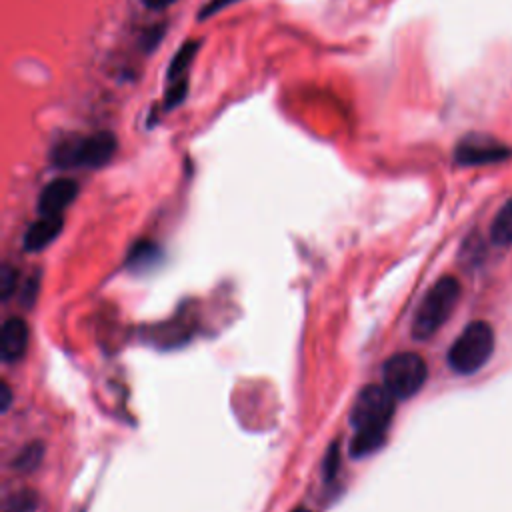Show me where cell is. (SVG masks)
<instances>
[{
    "label": "cell",
    "instance_id": "3957f363",
    "mask_svg": "<svg viewBox=\"0 0 512 512\" xmlns=\"http://www.w3.org/2000/svg\"><path fill=\"white\" fill-rule=\"evenodd\" d=\"M460 290V282L454 276H442L432 284L412 320V336L416 340H428L438 332L458 304Z\"/></svg>",
    "mask_w": 512,
    "mask_h": 512
},
{
    "label": "cell",
    "instance_id": "ac0fdd59",
    "mask_svg": "<svg viewBox=\"0 0 512 512\" xmlns=\"http://www.w3.org/2000/svg\"><path fill=\"white\" fill-rule=\"evenodd\" d=\"M36 290H38V280L36 278H28V282L24 284V290H22V302L24 306H30L36 298Z\"/></svg>",
    "mask_w": 512,
    "mask_h": 512
},
{
    "label": "cell",
    "instance_id": "8fae6325",
    "mask_svg": "<svg viewBox=\"0 0 512 512\" xmlns=\"http://www.w3.org/2000/svg\"><path fill=\"white\" fill-rule=\"evenodd\" d=\"M490 238L498 246L512 244V198L494 216L490 226Z\"/></svg>",
    "mask_w": 512,
    "mask_h": 512
},
{
    "label": "cell",
    "instance_id": "44dd1931",
    "mask_svg": "<svg viewBox=\"0 0 512 512\" xmlns=\"http://www.w3.org/2000/svg\"><path fill=\"white\" fill-rule=\"evenodd\" d=\"M292 512H310V510H308V508H304V506H298V508H294Z\"/></svg>",
    "mask_w": 512,
    "mask_h": 512
},
{
    "label": "cell",
    "instance_id": "2e32d148",
    "mask_svg": "<svg viewBox=\"0 0 512 512\" xmlns=\"http://www.w3.org/2000/svg\"><path fill=\"white\" fill-rule=\"evenodd\" d=\"M234 2H238V0H208V2L200 8V12H198V20H206V18L218 14L220 10L228 8V6L234 4Z\"/></svg>",
    "mask_w": 512,
    "mask_h": 512
},
{
    "label": "cell",
    "instance_id": "52a82bcc",
    "mask_svg": "<svg viewBox=\"0 0 512 512\" xmlns=\"http://www.w3.org/2000/svg\"><path fill=\"white\" fill-rule=\"evenodd\" d=\"M508 154L506 146L500 142L488 138V136H470L462 140L456 146L454 158L458 164L474 166V164H488V162H498Z\"/></svg>",
    "mask_w": 512,
    "mask_h": 512
},
{
    "label": "cell",
    "instance_id": "5bb4252c",
    "mask_svg": "<svg viewBox=\"0 0 512 512\" xmlns=\"http://www.w3.org/2000/svg\"><path fill=\"white\" fill-rule=\"evenodd\" d=\"M16 278H18V272L12 266L4 264L2 272H0V296H2V300H8L12 296V292L16 290Z\"/></svg>",
    "mask_w": 512,
    "mask_h": 512
},
{
    "label": "cell",
    "instance_id": "e0dca14e",
    "mask_svg": "<svg viewBox=\"0 0 512 512\" xmlns=\"http://www.w3.org/2000/svg\"><path fill=\"white\" fill-rule=\"evenodd\" d=\"M34 506H36L34 492H20L12 500V510L14 512H30V510H34Z\"/></svg>",
    "mask_w": 512,
    "mask_h": 512
},
{
    "label": "cell",
    "instance_id": "4fadbf2b",
    "mask_svg": "<svg viewBox=\"0 0 512 512\" xmlns=\"http://www.w3.org/2000/svg\"><path fill=\"white\" fill-rule=\"evenodd\" d=\"M42 456H44V444L42 442H30L14 458V468H18L20 472H32L40 464Z\"/></svg>",
    "mask_w": 512,
    "mask_h": 512
},
{
    "label": "cell",
    "instance_id": "277c9868",
    "mask_svg": "<svg viewBox=\"0 0 512 512\" xmlns=\"http://www.w3.org/2000/svg\"><path fill=\"white\" fill-rule=\"evenodd\" d=\"M494 344H496L494 328L488 322L484 320L470 322L452 342L446 356L448 366L462 376L474 374L490 360L494 352Z\"/></svg>",
    "mask_w": 512,
    "mask_h": 512
},
{
    "label": "cell",
    "instance_id": "9a60e30c",
    "mask_svg": "<svg viewBox=\"0 0 512 512\" xmlns=\"http://www.w3.org/2000/svg\"><path fill=\"white\" fill-rule=\"evenodd\" d=\"M338 464H340V450H338V442H334L324 458V464H322V472H324V478L326 480H332L338 472Z\"/></svg>",
    "mask_w": 512,
    "mask_h": 512
},
{
    "label": "cell",
    "instance_id": "ba28073f",
    "mask_svg": "<svg viewBox=\"0 0 512 512\" xmlns=\"http://www.w3.org/2000/svg\"><path fill=\"white\" fill-rule=\"evenodd\" d=\"M78 196V182L72 178H56L48 182L38 196L40 216H62V212Z\"/></svg>",
    "mask_w": 512,
    "mask_h": 512
},
{
    "label": "cell",
    "instance_id": "8992f818",
    "mask_svg": "<svg viewBox=\"0 0 512 512\" xmlns=\"http://www.w3.org/2000/svg\"><path fill=\"white\" fill-rule=\"evenodd\" d=\"M198 48H200V40H186L170 60V66L166 72L164 100H162L164 110H172L184 100L188 92V72L198 54Z\"/></svg>",
    "mask_w": 512,
    "mask_h": 512
},
{
    "label": "cell",
    "instance_id": "ffe728a7",
    "mask_svg": "<svg viewBox=\"0 0 512 512\" xmlns=\"http://www.w3.org/2000/svg\"><path fill=\"white\" fill-rule=\"evenodd\" d=\"M146 8H150V10H162V8H168L170 4H174V2H178V0H140Z\"/></svg>",
    "mask_w": 512,
    "mask_h": 512
},
{
    "label": "cell",
    "instance_id": "7c38bea8",
    "mask_svg": "<svg viewBox=\"0 0 512 512\" xmlns=\"http://www.w3.org/2000/svg\"><path fill=\"white\" fill-rule=\"evenodd\" d=\"M158 258V246L150 240H140L130 248V256L126 258V266L144 270L148 264H154Z\"/></svg>",
    "mask_w": 512,
    "mask_h": 512
},
{
    "label": "cell",
    "instance_id": "7a4b0ae2",
    "mask_svg": "<svg viewBox=\"0 0 512 512\" xmlns=\"http://www.w3.org/2000/svg\"><path fill=\"white\" fill-rule=\"evenodd\" d=\"M118 150V140L112 132L94 134H70L60 138L52 150L50 160L56 168H102L106 166Z\"/></svg>",
    "mask_w": 512,
    "mask_h": 512
},
{
    "label": "cell",
    "instance_id": "5b68a950",
    "mask_svg": "<svg viewBox=\"0 0 512 512\" xmlns=\"http://www.w3.org/2000/svg\"><path fill=\"white\" fill-rule=\"evenodd\" d=\"M428 378V366L416 352H398L384 362L382 384L396 400L412 398Z\"/></svg>",
    "mask_w": 512,
    "mask_h": 512
},
{
    "label": "cell",
    "instance_id": "d6986e66",
    "mask_svg": "<svg viewBox=\"0 0 512 512\" xmlns=\"http://www.w3.org/2000/svg\"><path fill=\"white\" fill-rule=\"evenodd\" d=\"M2 392H0V396H2V400H0V408H2V412H6L8 408H10V400H12V392H10V386L6 384V382H2Z\"/></svg>",
    "mask_w": 512,
    "mask_h": 512
},
{
    "label": "cell",
    "instance_id": "9c48e42d",
    "mask_svg": "<svg viewBox=\"0 0 512 512\" xmlns=\"http://www.w3.org/2000/svg\"><path fill=\"white\" fill-rule=\"evenodd\" d=\"M28 340H30V330L26 320H22L20 316L8 318L0 330V358L6 364L18 362L26 354Z\"/></svg>",
    "mask_w": 512,
    "mask_h": 512
},
{
    "label": "cell",
    "instance_id": "30bf717a",
    "mask_svg": "<svg viewBox=\"0 0 512 512\" xmlns=\"http://www.w3.org/2000/svg\"><path fill=\"white\" fill-rule=\"evenodd\" d=\"M64 226L62 216H40L32 222L24 234V250L26 252H40L48 244L56 240Z\"/></svg>",
    "mask_w": 512,
    "mask_h": 512
},
{
    "label": "cell",
    "instance_id": "6da1fadb",
    "mask_svg": "<svg viewBox=\"0 0 512 512\" xmlns=\"http://www.w3.org/2000/svg\"><path fill=\"white\" fill-rule=\"evenodd\" d=\"M394 406L396 398L384 384H368L356 394L350 410V426L354 430L350 454L354 458L368 456L384 444Z\"/></svg>",
    "mask_w": 512,
    "mask_h": 512
}]
</instances>
